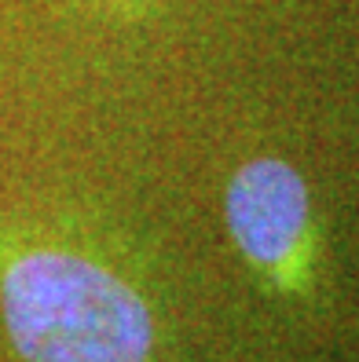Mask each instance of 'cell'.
Segmentation results:
<instances>
[{"label": "cell", "mask_w": 359, "mask_h": 362, "mask_svg": "<svg viewBox=\"0 0 359 362\" xmlns=\"http://www.w3.org/2000/svg\"><path fill=\"white\" fill-rule=\"evenodd\" d=\"M0 318L23 362H151L158 322L143 293L70 245H0Z\"/></svg>", "instance_id": "6da1fadb"}, {"label": "cell", "mask_w": 359, "mask_h": 362, "mask_svg": "<svg viewBox=\"0 0 359 362\" xmlns=\"http://www.w3.org/2000/svg\"><path fill=\"white\" fill-rule=\"evenodd\" d=\"M227 230L239 257L283 293L304 289L312 202L301 173L279 158H253L227 183Z\"/></svg>", "instance_id": "7a4b0ae2"}]
</instances>
